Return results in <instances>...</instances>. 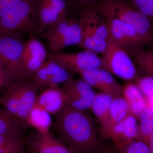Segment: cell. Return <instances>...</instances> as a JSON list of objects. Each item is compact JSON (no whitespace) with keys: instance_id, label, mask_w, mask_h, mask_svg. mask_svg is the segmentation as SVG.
I'll use <instances>...</instances> for the list:
<instances>
[{"instance_id":"cell-27","label":"cell","mask_w":153,"mask_h":153,"mask_svg":"<svg viewBox=\"0 0 153 153\" xmlns=\"http://www.w3.org/2000/svg\"><path fill=\"white\" fill-rule=\"evenodd\" d=\"M113 144L118 153H152L147 145L139 140L116 142Z\"/></svg>"},{"instance_id":"cell-3","label":"cell","mask_w":153,"mask_h":153,"mask_svg":"<svg viewBox=\"0 0 153 153\" xmlns=\"http://www.w3.org/2000/svg\"><path fill=\"white\" fill-rule=\"evenodd\" d=\"M100 68L127 81L135 80L139 76L137 69L129 54L118 44L109 32L107 48L102 57Z\"/></svg>"},{"instance_id":"cell-2","label":"cell","mask_w":153,"mask_h":153,"mask_svg":"<svg viewBox=\"0 0 153 153\" xmlns=\"http://www.w3.org/2000/svg\"><path fill=\"white\" fill-rule=\"evenodd\" d=\"M94 7L100 15L109 16L131 26L146 44L152 41L151 22L146 16L135 10L126 0H102Z\"/></svg>"},{"instance_id":"cell-5","label":"cell","mask_w":153,"mask_h":153,"mask_svg":"<svg viewBox=\"0 0 153 153\" xmlns=\"http://www.w3.org/2000/svg\"><path fill=\"white\" fill-rule=\"evenodd\" d=\"M35 1L36 0H23L1 17L0 36L32 30L36 25Z\"/></svg>"},{"instance_id":"cell-13","label":"cell","mask_w":153,"mask_h":153,"mask_svg":"<svg viewBox=\"0 0 153 153\" xmlns=\"http://www.w3.org/2000/svg\"><path fill=\"white\" fill-rule=\"evenodd\" d=\"M72 78L70 71L55 61L48 59L30 79L38 87L58 86Z\"/></svg>"},{"instance_id":"cell-12","label":"cell","mask_w":153,"mask_h":153,"mask_svg":"<svg viewBox=\"0 0 153 153\" xmlns=\"http://www.w3.org/2000/svg\"><path fill=\"white\" fill-rule=\"evenodd\" d=\"M27 148L32 153H76L50 132L35 130L25 137Z\"/></svg>"},{"instance_id":"cell-20","label":"cell","mask_w":153,"mask_h":153,"mask_svg":"<svg viewBox=\"0 0 153 153\" xmlns=\"http://www.w3.org/2000/svg\"><path fill=\"white\" fill-rule=\"evenodd\" d=\"M122 96L129 108L131 114L138 120L147 107L143 97L135 83L129 82L122 88Z\"/></svg>"},{"instance_id":"cell-33","label":"cell","mask_w":153,"mask_h":153,"mask_svg":"<svg viewBox=\"0 0 153 153\" xmlns=\"http://www.w3.org/2000/svg\"><path fill=\"white\" fill-rule=\"evenodd\" d=\"M96 153H118L113 144L112 146H104Z\"/></svg>"},{"instance_id":"cell-18","label":"cell","mask_w":153,"mask_h":153,"mask_svg":"<svg viewBox=\"0 0 153 153\" xmlns=\"http://www.w3.org/2000/svg\"><path fill=\"white\" fill-rule=\"evenodd\" d=\"M102 137L109 139L113 143L134 140H139L137 120L131 114L129 115L107 131Z\"/></svg>"},{"instance_id":"cell-30","label":"cell","mask_w":153,"mask_h":153,"mask_svg":"<svg viewBox=\"0 0 153 153\" xmlns=\"http://www.w3.org/2000/svg\"><path fill=\"white\" fill-rule=\"evenodd\" d=\"M16 80L0 61V90H7Z\"/></svg>"},{"instance_id":"cell-26","label":"cell","mask_w":153,"mask_h":153,"mask_svg":"<svg viewBox=\"0 0 153 153\" xmlns=\"http://www.w3.org/2000/svg\"><path fill=\"white\" fill-rule=\"evenodd\" d=\"M133 57L141 72L145 75L153 76V51L143 49L130 54Z\"/></svg>"},{"instance_id":"cell-21","label":"cell","mask_w":153,"mask_h":153,"mask_svg":"<svg viewBox=\"0 0 153 153\" xmlns=\"http://www.w3.org/2000/svg\"><path fill=\"white\" fill-rule=\"evenodd\" d=\"M130 114H131L128 105L122 96L116 97L111 106L107 122L104 127L100 129L102 137L113 127L121 122Z\"/></svg>"},{"instance_id":"cell-17","label":"cell","mask_w":153,"mask_h":153,"mask_svg":"<svg viewBox=\"0 0 153 153\" xmlns=\"http://www.w3.org/2000/svg\"><path fill=\"white\" fill-rule=\"evenodd\" d=\"M78 21L80 28L108 42L109 32L105 21L94 6L83 10Z\"/></svg>"},{"instance_id":"cell-6","label":"cell","mask_w":153,"mask_h":153,"mask_svg":"<svg viewBox=\"0 0 153 153\" xmlns=\"http://www.w3.org/2000/svg\"><path fill=\"white\" fill-rule=\"evenodd\" d=\"M47 50L43 44L31 36L25 42L17 79L30 80L47 61Z\"/></svg>"},{"instance_id":"cell-31","label":"cell","mask_w":153,"mask_h":153,"mask_svg":"<svg viewBox=\"0 0 153 153\" xmlns=\"http://www.w3.org/2000/svg\"><path fill=\"white\" fill-rule=\"evenodd\" d=\"M23 0H0V18Z\"/></svg>"},{"instance_id":"cell-7","label":"cell","mask_w":153,"mask_h":153,"mask_svg":"<svg viewBox=\"0 0 153 153\" xmlns=\"http://www.w3.org/2000/svg\"><path fill=\"white\" fill-rule=\"evenodd\" d=\"M101 16L113 38L129 55L143 49L146 43L132 27L109 16Z\"/></svg>"},{"instance_id":"cell-9","label":"cell","mask_w":153,"mask_h":153,"mask_svg":"<svg viewBox=\"0 0 153 153\" xmlns=\"http://www.w3.org/2000/svg\"><path fill=\"white\" fill-rule=\"evenodd\" d=\"M61 89L66 97V106L83 111L90 109L96 93L82 78H70Z\"/></svg>"},{"instance_id":"cell-25","label":"cell","mask_w":153,"mask_h":153,"mask_svg":"<svg viewBox=\"0 0 153 153\" xmlns=\"http://www.w3.org/2000/svg\"><path fill=\"white\" fill-rule=\"evenodd\" d=\"M29 127H33L37 131L45 132L49 131L52 125L50 114L44 110L33 108L28 119Z\"/></svg>"},{"instance_id":"cell-8","label":"cell","mask_w":153,"mask_h":153,"mask_svg":"<svg viewBox=\"0 0 153 153\" xmlns=\"http://www.w3.org/2000/svg\"><path fill=\"white\" fill-rule=\"evenodd\" d=\"M47 57L68 71L77 73L90 68H101L102 57L90 50L75 53L52 52Z\"/></svg>"},{"instance_id":"cell-1","label":"cell","mask_w":153,"mask_h":153,"mask_svg":"<svg viewBox=\"0 0 153 153\" xmlns=\"http://www.w3.org/2000/svg\"><path fill=\"white\" fill-rule=\"evenodd\" d=\"M52 126L58 138L76 153H96L104 146L93 117L85 111L65 106L55 115Z\"/></svg>"},{"instance_id":"cell-11","label":"cell","mask_w":153,"mask_h":153,"mask_svg":"<svg viewBox=\"0 0 153 153\" xmlns=\"http://www.w3.org/2000/svg\"><path fill=\"white\" fill-rule=\"evenodd\" d=\"M36 18L38 32L42 33L49 26L68 17L66 0H36Z\"/></svg>"},{"instance_id":"cell-24","label":"cell","mask_w":153,"mask_h":153,"mask_svg":"<svg viewBox=\"0 0 153 153\" xmlns=\"http://www.w3.org/2000/svg\"><path fill=\"white\" fill-rule=\"evenodd\" d=\"M153 109L146 107L141 113L137 120L138 124L139 139L146 144H149L153 137Z\"/></svg>"},{"instance_id":"cell-16","label":"cell","mask_w":153,"mask_h":153,"mask_svg":"<svg viewBox=\"0 0 153 153\" xmlns=\"http://www.w3.org/2000/svg\"><path fill=\"white\" fill-rule=\"evenodd\" d=\"M65 106L66 100L64 94L59 86H55L48 88L37 96L34 108L55 115Z\"/></svg>"},{"instance_id":"cell-19","label":"cell","mask_w":153,"mask_h":153,"mask_svg":"<svg viewBox=\"0 0 153 153\" xmlns=\"http://www.w3.org/2000/svg\"><path fill=\"white\" fill-rule=\"evenodd\" d=\"M121 95L107 91H100L96 93L90 109L100 124V129L104 127L107 122L111 106L114 100Z\"/></svg>"},{"instance_id":"cell-29","label":"cell","mask_w":153,"mask_h":153,"mask_svg":"<svg viewBox=\"0 0 153 153\" xmlns=\"http://www.w3.org/2000/svg\"><path fill=\"white\" fill-rule=\"evenodd\" d=\"M135 10L146 16L150 22L153 19V0H126Z\"/></svg>"},{"instance_id":"cell-10","label":"cell","mask_w":153,"mask_h":153,"mask_svg":"<svg viewBox=\"0 0 153 153\" xmlns=\"http://www.w3.org/2000/svg\"><path fill=\"white\" fill-rule=\"evenodd\" d=\"M21 34L17 32L0 36V61L15 79L18 78L25 44Z\"/></svg>"},{"instance_id":"cell-28","label":"cell","mask_w":153,"mask_h":153,"mask_svg":"<svg viewBox=\"0 0 153 153\" xmlns=\"http://www.w3.org/2000/svg\"><path fill=\"white\" fill-rule=\"evenodd\" d=\"M135 80V84L143 97L147 107L153 108V76H138Z\"/></svg>"},{"instance_id":"cell-23","label":"cell","mask_w":153,"mask_h":153,"mask_svg":"<svg viewBox=\"0 0 153 153\" xmlns=\"http://www.w3.org/2000/svg\"><path fill=\"white\" fill-rule=\"evenodd\" d=\"M0 153H30L25 137L0 134Z\"/></svg>"},{"instance_id":"cell-15","label":"cell","mask_w":153,"mask_h":153,"mask_svg":"<svg viewBox=\"0 0 153 153\" xmlns=\"http://www.w3.org/2000/svg\"><path fill=\"white\" fill-rule=\"evenodd\" d=\"M81 78L92 88L122 95V87L108 71L100 68H90L78 72Z\"/></svg>"},{"instance_id":"cell-14","label":"cell","mask_w":153,"mask_h":153,"mask_svg":"<svg viewBox=\"0 0 153 153\" xmlns=\"http://www.w3.org/2000/svg\"><path fill=\"white\" fill-rule=\"evenodd\" d=\"M16 79L19 87V96L16 117L29 128L28 119L34 108L39 87L31 80Z\"/></svg>"},{"instance_id":"cell-4","label":"cell","mask_w":153,"mask_h":153,"mask_svg":"<svg viewBox=\"0 0 153 153\" xmlns=\"http://www.w3.org/2000/svg\"><path fill=\"white\" fill-rule=\"evenodd\" d=\"M44 36L51 51L57 53L68 46H79L81 29L78 20L66 17L49 26Z\"/></svg>"},{"instance_id":"cell-32","label":"cell","mask_w":153,"mask_h":153,"mask_svg":"<svg viewBox=\"0 0 153 153\" xmlns=\"http://www.w3.org/2000/svg\"><path fill=\"white\" fill-rule=\"evenodd\" d=\"M102 0H68V5L70 3L72 6L75 7H82L85 9L95 5L96 4Z\"/></svg>"},{"instance_id":"cell-22","label":"cell","mask_w":153,"mask_h":153,"mask_svg":"<svg viewBox=\"0 0 153 153\" xmlns=\"http://www.w3.org/2000/svg\"><path fill=\"white\" fill-rule=\"evenodd\" d=\"M28 128L10 113L0 108V134L22 136Z\"/></svg>"}]
</instances>
